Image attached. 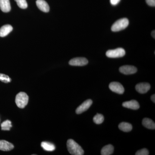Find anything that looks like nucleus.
<instances>
[{
    "instance_id": "obj_1",
    "label": "nucleus",
    "mask_w": 155,
    "mask_h": 155,
    "mask_svg": "<svg viewBox=\"0 0 155 155\" xmlns=\"http://www.w3.org/2000/svg\"><path fill=\"white\" fill-rule=\"evenodd\" d=\"M67 148L71 154L82 155L84 154L83 149L73 140H68L67 142Z\"/></svg>"
},
{
    "instance_id": "obj_2",
    "label": "nucleus",
    "mask_w": 155,
    "mask_h": 155,
    "mask_svg": "<svg viewBox=\"0 0 155 155\" xmlns=\"http://www.w3.org/2000/svg\"><path fill=\"white\" fill-rule=\"evenodd\" d=\"M28 101V95L25 92H21L17 95L15 99V102L17 107L21 109L25 108L27 105Z\"/></svg>"
},
{
    "instance_id": "obj_3",
    "label": "nucleus",
    "mask_w": 155,
    "mask_h": 155,
    "mask_svg": "<svg viewBox=\"0 0 155 155\" xmlns=\"http://www.w3.org/2000/svg\"><path fill=\"white\" fill-rule=\"evenodd\" d=\"M128 24H129V20L127 18H121L116 21L112 25L111 30L114 32L120 31L127 28Z\"/></svg>"
},
{
    "instance_id": "obj_4",
    "label": "nucleus",
    "mask_w": 155,
    "mask_h": 155,
    "mask_svg": "<svg viewBox=\"0 0 155 155\" xmlns=\"http://www.w3.org/2000/svg\"><path fill=\"white\" fill-rule=\"evenodd\" d=\"M125 54V50L122 48L116 49L108 50L106 52V56L110 58H119L123 57Z\"/></svg>"
},
{
    "instance_id": "obj_5",
    "label": "nucleus",
    "mask_w": 155,
    "mask_h": 155,
    "mask_svg": "<svg viewBox=\"0 0 155 155\" xmlns=\"http://www.w3.org/2000/svg\"><path fill=\"white\" fill-rule=\"evenodd\" d=\"M109 88L112 91L119 94L124 93L125 89L121 83L118 82H112L109 84Z\"/></svg>"
},
{
    "instance_id": "obj_6",
    "label": "nucleus",
    "mask_w": 155,
    "mask_h": 155,
    "mask_svg": "<svg viewBox=\"0 0 155 155\" xmlns=\"http://www.w3.org/2000/svg\"><path fill=\"white\" fill-rule=\"evenodd\" d=\"M88 61L84 58H76L70 60L69 64L73 66H84L88 64Z\"/></svg>"
},
{
    "instance_id": "obj_7",
    "label": "nucleus",
    "mask_w": 155,
    "mask_h": 155,
    "mask_svg": "<svg viewBox=\"0 0 155 155\" xmlns=\"http://www.w3.org/2000/svg\"><path fill=\"white\" fill-rule=\"evenodd\" d=\"M92 101L91 99L86 100L84 102L76 109V111H75L76 114H81L83 112L87 110L90 107L92 104Z\"/></svg>"
},
{
    "instance_id": "obj_8",
    "label": "nucleus",
    "mask_w": 155,
    "mask_h": 155,
    "mask_svg": "<svg viewBox=\"0 0 155 155\" xmlns=\"http://www.w3.org/2000/svg\"><path fill=\"white\" fill-rule=\"evenodd\" d=\"M119 71L125 75H131L137 72V69L134 66L125 65L120 67Z\"/></svg>"
},
{
    "instance_id": "obj_9",
    "label": "nucleus",
    "mask_w": 155,
    "mask_h": 155,
    "mask_svg": "<svg viewBox=\"0 0 155 155\" xmlns=\"http://www.w3.org/2000/svg\"><path fill=\"white\" fill-rule=\"evenodd\" d=\"M150 88V85L148 83H140L137 84L135 89L140 94L146 93Z\"/></svg>"
},
{
    "instance_id": "obj_10",
    "label": "nucleus",
    "mask_w": 155,
    "mask_h": 155,
    "mask_svg": "<svg viewBox=\"0 0 155 155\" xmlns=\"http://www.w3.org/2000/svg\"><path fill=\"white\" fill-rule=\"evenodd\" d=\"M122 106L124 107L134 110H138L140 108L139 104L138 102L135 100H131V101L125 102L122 104Z\"/></svg>"
},
{
    "instance_id": "obj_11",
    "label": "nucleus",
    "mask_w": 155,
    "mask_h": 155,
    "mask_svg": "<svg viewBox=\"0 0 155 155\" xmlns=\"http://www.w3.org/2000/svg\"><path fill=\"white\" fill-rule=\"evenodd\" d=\"M36 3L38 8L41 11L45 13H47L49 11V6L45 0H37Z\"/></svg>"
},
{
    "instance_id": "obj_12",
    "label": "nucleus",
    "mask_w": 155,
    "mask_h": 155,
    "mask_svg": "<svg viewBox=\"0 0 155 155\" xmlns=\"http://www.w3.org/2000/svg\"><path fill=\"white\" fill-rule=\"evenodd\" d=\"M14 148V145L5 140H0V150L9 151Z\"/></svg>"
},
{
    "instance_id": "obj_13",
    "label": "nucleus",
    "mask_w": 155,
    "mask_h": 155,
    "mask_svg": "<svg viewBox=\"0 0 155 155\" xmlns=\"http://www.w3.org/2000/svg\"><path fill=\"white\" fill-rule=\"evenodd\" d=\"M0 9L5 13L10 12L11 10L9 0H0Z\"/></svg>"
},
{
    "instance_id": "obj_14",
    "label": "nucleus",
    "mask_w": 155,
    "mask_h": 155,
    "mask_svg": "<svg viewBox=\"0 0 155 155\" xmlns=\"http://www.w3.org/2000/svg\"><path fill=\"white\" fill-rule=\"evenodd\" d=\"M13 27L10 25H3L0 28V37H4L8 35L13 30Z\"/></svg>"
},
{
    "instance_id": "obj_15",
    "label": "nucleus",
    "mask_w": 155,
    "mask_h": 155,
    "mask_svg": "<svg viewBox=\"0 0 155 155\" xmlns=\"http://www.w3.org/2000/svg\"><path fill=\"white\" fill-rule=\"evenodd\" d=\"M114 151V147L111 144L105 146L102 149L101 151V155H112Z\"/></svg>"
},
{
    "instance_id": "obj_16",
    "label": "nucleus",
    "mask_w": 155,
    "mask_h": 155,
    "mask_svg": "<svg viewBox=\"0 0 155 155\" xmlns=\"http://www.w3.org/2000/svg\"><path fill=\"white\" fill-rule=\"evenodd\" d=\"M142 124L145 127L150 129H155V122L149 118H144L142 120Z\"/></svg>"
},
{
    "instance_id": "obj_17",
    "label": "nucleus",
    "mask_w": 155,
    "mask_h": 155,
    "mask_svg": "<svg viewBox=\"0 0 155 155\" xmlns=\"http://www.w3.org/2000/svg\"><path fill=\"white\" fill-rule=\"evenodd\" d=\"M119 128L124 132H128L132 130V126L130 123L122 122L119 124Z\"/></svg>"
},
{
    "instance_id": "obj_18",
    "label": "nucleus",
    "mask_w": 155,
    "mask_h": 155,
    "mask_svg": "<svg viewBox=\"0 0 155 155\" xmlns=\"http://www.w3.org/2000/svg\"><path fill=\"white\" fill-rule=\"evenodd\" d=\"M41 146L44 150L47 151H53L56 148L54 145L48 142H42L41 143Z\"/></svg>"
},
{
    "instance_id": "obj_19",
    "label": "nucleus",
    "mask_w": 155,
    "mask_h": 155,
    "mask_svg": "<svg viewBox=\"0 0 155 155\" xmlns=\"http://www.w3.org/2000/svg\"><path fill=\"white\" fill-rule=\"evenodd\" d=\"M12 127L11 122L10 120H6V121L3 122L2 124H1L2 130H10V129Z\"/></svg>"
},
{
    "instance_id": "obj_20",
    "label": "nucleus",
    "mask_w": 155,
    "mask_h": 155,
    "mask_svg": "<svg viewBox=\"0 0 155 155\" xmlns=\"http://www.w3.org/2000/svg\"><path fill=\"white\" fill-rule=\"evenodd\" d=\"M104 116L102 114H97L94 116L93 121L97 124H101L104 122Z\"/></svg>"
},
{
    "instance_id": "obj_21",
    "label": "nucleus",
    "mask_w": 155,
    "mask_h": 155,
    "mask_svg": "<svg viewBox=\"0 0 155 155\" xmlns=\"http://www.w3.org/2000/svg\"><path fill=\"white\" fill-rule=\"evenodd\" d=\"M17 3V5L20 8L26 9L28 7V4L26 0H15Z\"/></svg>"
},
{
    "instance_id": "obj_22",
    "label": "nucleus",
    "mask_w": 155,
    "mask_h": 155,
    "mask_svg": "<svg viewBox=\"0 0 155 155\" xmlns=\"http://www.w3.org/2000/svg\"><path fill=\"white\" fill-rule=\"evenodd\" d=\"M0 81L4 83H8L11 82V79L8 75L0 73Z\"/></svg>"
},
{
    "instance_id": "obj_23",
    "label": "nucleus",
    "mask_w": 155,
    "mask_h": 155,
    "mask_svg": "<svg viewBox=\"0 0 155 155\" xmlns=\"http://www.w3.org/2000/svg\"><path fill=\"white\" fill-rule=\"evenodd\" d=\"M149 154L148 150L147 149L144 148L137 151L136 153V155H148Z\"/></svg>"
},
{
    "instance_id": "obj_24",
    "label": "nucleus",
    "mask_w": 155,
    "mask_h": 155,
    "mask_svg": "<svg viewBox=\"0 0 155 155\" xmlns=\"http://www.w3.org/2000/svg\"><path fill=\"white\" fill-rule=\"evenodd\" d=\"M146 2L148 5L151 7L155 6V0H146Z\"/></svg>"
},
{
    "instance_id": "obj_25",
    "label": "nucleus",
    "mask_w": 155,
    "mask_h": 155,
    "mask_svg": "<svg viewBox=\"0 0 155 155\" xmlns=\"http://www.w3.org/2000/svg\"><path fill=\"white\" fill-rule=\"evenodd\" d=\"M120 0H110L111 5H116L117 4H119Z\"/></svg>"
},
{
    "instance_id": "obj_26",
    "label": "nucleus",
    "mask_w": 155,
    "mask_h": 155,
    "mask_svg": "<svg viewBox=\"0 0 155 155\" xmlns=\"http://www.w3.org/2000/svg\"><path fill=\"white\" fill-rule=\"evenodd\" d=\"M151 99L152 101H153V102L154 103H155V94H153L151 97Z\"/></svg>"
},
{
    "instance_id": "obj_27",
    "label": "nucleus",
    "mask_w": 155,
    "mask_h": 155,
    "mask_svg": "<svg viewBox=\"0 0 155 155\" xmlns=\"http://www.w3.org/2000/svg\"><path fill=\"white\" fill-rule=\"evenodd\" d=\"M151 35L154 38H155V30L153 31L151 33Z\"/></svg>"
}]
</instances>
